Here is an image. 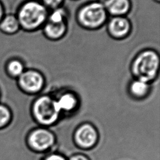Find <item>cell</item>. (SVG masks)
<instances>
[{
    "label": "cell",
    "mask_w": 160,
    "mask_h": 160,
    "mask_svg": "<svg viewBox=\"0 0 160 160\" xmlns=\"http://www.w3.org/2000/svg\"><path fill=\"white\" fill-rule=\"evenodd\" d=\"M158 56L154 51H146L139 54L133 65V71L139 80L148 82L156 74L159 66Z\"/></svg>",
    "instance_id": "obj_1"
},
{
    "label": "cell",
    "mask_w": 160,
    "mask_h": 160,
    "mask_svg": "<svg viewBox=\"0 0 160 160\" xmlns=\"http://www.w3.org/2000/svg\"><path fill=\"white\" fill-rule=\"evenodd\" d=\"M46 16L44 7L36 2L24 4L19 13V21L27 29H34L43 22Z\"/></svg>",
    "instance_id": "obj_2"
},
{
    "label": "cell",
    "mask_w": 160,
    "mask_h": 160,
    "mask_svg": "<svg viewBox=\"0 0 160 160\" xmlns=\"http://www.w3.org/2000/svg\"><path fill=\"white\" fill-rule=\"evenodd\" d=\"M33 109L36 119L45 124L54 122L57 119L59 112L56 109L55 101L48 96L39 98L36 101Z\"/></svg>",
    "instance_id": "obj_3"
},
{
    "label": "cell",
    "mask_w": 160,
    "mask_h": 160,
    "mask_svg": "<svg viewBox=\"0 0 160 160\" xmlns=\"http://www.w3.org/2000/svg\"><path fill=\"white\" fill-rule=\"evenodd\" d=\"M79 18L83 25L91 28L97 27L106 19V9L102 4L93 2L84 6L81 10Z\"/></svg>",
    "instance_id": "obj_4"
},
{
    "label": "cell",
    "mask_w": 160,
    "mask_h": 160,
    "mask_svg": "<svg viewBox=\"0 0 160 160\" xmlns=\"http://www.w3.org/2000/svg\"><path fill=\"white\" fill-rule=\"evenodd\" d=\"M54 142V136L48 131L37 129L32 132L28 138V143L31 148L38 151L48 149Z\"/></svg>",
    "instance_id": "obj_5"
},
{
    "label": "cell",
    "mask_w": 160,
    "mask_h": 160,
    "mask_svg": "<svg viewBox=\"0 0 160 160\" xmlns=\"http://www.w3.org/2000/svg\"><path fill=\"white\" fill-rule=\"evenodd\" d=\"M19 76V84L22 88L27 91H38L43 85V78L36 71H27L23 72Z\"/></svg>",
    "instance_id": "obj_6"
},
{
    "label": "cell",
    "mask_w": 160,
    "mask_h": 160,
    "mask_svg": "<svg viewBox=\"0 0 160 160\" xmlns=\"http://www.w3.org/2000/svg\"><path fill=\"white\" fill-rule=\"evenodd\" d=\"M96 132L90 125L86 124L81 126L76 133L77 142L83 147L92 146L96 140Z\"/></svg>",
    "instance_id": "obj_7"
},
{
    "label": "cell",
    "mask_w": 160,
    "mask_h": 160,
    "mask_svg": "<svg viewBox=\"0 0 160 160\" xmlns=\"http://www.w3.org/2000/svg\"><path fill=\"white\" fill-rule=\"evenodd\" d=\"M109 29L111 33L117 37L126 35L129 31V24L128 20L124 18L116 17L109 22Z\"/></svg>",
    "instance_id": "obj_8"
},
{
    "label": "cell",
    "mask_w": 160,
    "mask_h": 160,
    "mask_svg": "<svg viewBox=\"0 0 160 160\" xmlns=\"http://www.w3.org/2000/svg\"><path fill=\"white\" fill-rule=\"evenodd\" d=\"M129 8L128 0H106L105 9L114 15L125 14Z\"/></svg>",
    "instance_id": "obj_9"
},
{
    "label": "cell",
    "mask_w": 160,
    "mask_h": 160,
    "mask_svg": "<svg viewBox=\"0 0 160 160\" xmlns=\"http://www.w3.org/2000/svg\"><path fill=\"white\" fill-rule=\"evenodd\" d=\"M46 34L51 38H58L61 36L65 32L66 26L64 22H49L45 27Z\"/></svg>",
    "instance_id": "obj_10"
},
{
    "label": "cell",
    "mask_w": 160,
    "mask_h": 160,
    "mask_svg": "<svg viewBox=\"0 0 160 160\" xmlns=\"http://www.w3.org/2000/svg\"><path fill=\"white\" fill-rule=\"evenodd\" d=\"M76 99L70 94H66L61 96L58 100L55 101V105L57 110L60 112L61 110H71L76 105Z\"/></svg>",
    "instance_id": "obj_11"
},
{
    "label": "cell",
    "mask_w": 160,
    "mask_h": 160,
    "mask_svg": "<svg viewBox=\"0 0 160 160\" xmlns=\"http://www.w3.org/2000/svg\"><path fill=\"white\" fill-rule=\"evenodd\" d=\"M0 26L2 30L8 32H13L18 29L19 21L14 16L8 15L2 21Z\"/></svg>",
    "instance_id": "obj_12"
},
{
    "label": "cell",
    "mask_w": 160,
    "mask_h": 160,
    "mask_svg": "<svg viewBox=\"0 0 160 160\" xmlns=\"http://www.w3.org/2000/svg\"><path fill=\"white\" fill-rule=\"evenodd\" d=\"M148 88L149 86L146 82L138 79L131 84V90L135 96H142L148 92Z\"/></svg>",
    "instance_id": "obj_13"
},
{
    "label": "cell",
    "mask_w": 160,
    "mask_h": 160,
    "mask_svg": "<svg viewBox=\"0 0 160 160\" xmlns=\"http://www.w3.org/2000/svg\"><path fill=\"white\" fill-rule=\"evenodd\" d=\"M11 118V113L9 108L0 104V128L7 126Z\"/></svg>",
    "instance_id": "obj_14"
},
{
    "label": "cell",
    "mask_w": 160,
    "mask_h": 160,
    "mask_svg": "<svg viewBox=\"0 0 160 160\" xmlns=\"http://www.w3.org/2000/svg\"><path fill=\"white\" fill-rule=\"evenodd\" d=\"M8 69L11 74L13 76H20L23 72L24 68L21 62L17 60H14L9 64Z\"/></svg>",
    "instance_id": "obj_15"
},
{
    "label": "cell",
    "mask_w": 160,
    "mask_h": 160,
    "mask_svg": "<svg viewBox=\"0 0 160 160\" xmlns=\"http://www.w3.org/2000/svg\"><path fill=\"white\" fill-rule=\"evenodd\" d=\"M64 16V12L62 9H56L51 15L50 19L53 22H63V18Z\"/></svg>",
    "instance_id": "obj_16"
},
{
    "label": "cell",
    "mask_w": 160,
    "mask_h": 160,
    "mask_svg": "<svg viewBox=\"0 0 160 160\" xmlns=\"http://www.w3.org/2000/svg\"><path fill=\"white\" fill-rule=\"evenodd\" d=\"M43 1L46 4L52 8L56 7L62 1V0H43Z\"/></svg>",
    "instance_id": "obj_17"
},
{
    "label": "cell",
    "mask_w": 160,
    "mask_h": 160,
    "mask_svg": "<svg viewBox=\"0 0 160 160\" xmlns=\"http://www.w3.org/2000/svg\"><path fill=\"white\" fill-rule=\"evenodd\" d=\"M46 160H65L63 157L59 155H51L49 156Z\"/></svg>",
    "instance_id": "obj_18"
},
{
    "label": "cell",
    "mask_w": 160,
    "mask_h": 160,
    "mask_svg": "<svg viewBox=\"0 0 160 160\" xmlns=\"http://www.w3.org/2000/svg\"><path fill=\"white\" fill-rule=\"evenodd\" d=\"M71 160H88L84 156H74L72 157Z\"/></svg>",
    "instance_id": "obj_19"
},
{
    "label": "cell",
    "mask_w": 160,
    "mask_h": 160,
    "mask_svg": "<svg viewBox=\"0 0 160 160\" xmlns=\"http://www.w3.org/2000/svg\"><path fill=\"white\" fill-rule=\"evenodd\" d=\"M1 15H2V8H1V6L0 5V18H1Z\"/></svg>",
    "instance_id": "obj_20"
}]
</instances>
